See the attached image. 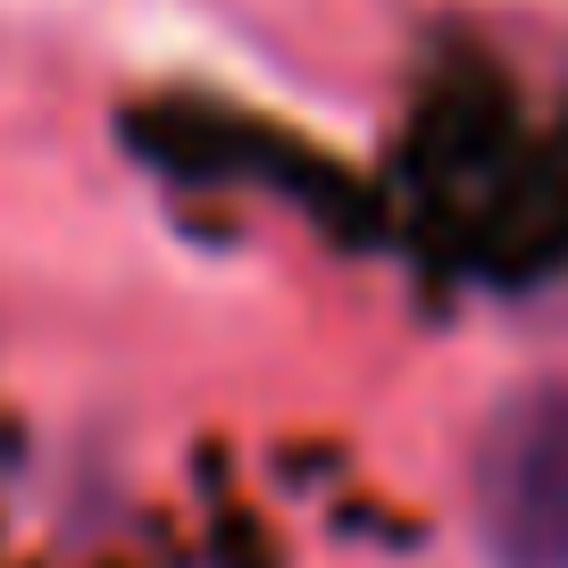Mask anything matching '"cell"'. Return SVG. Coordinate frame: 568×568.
Here are the masks:
<instances>
[{
  "mask_svg": "<svg viewBox=\"0 0 568 568\" xmlns=\"http://www.w3.org/2000/svg\"><path fill=\"white\" fill-rule=\"evenodd\" d=\"M477 535L494 568H568V385L494 409L477 444Z\"/></svg>",
  "mask_w": 568,
  "mask_h": 568,
  "instance_id": "cell-1",
  "label": "cell"
}]
</instances>
